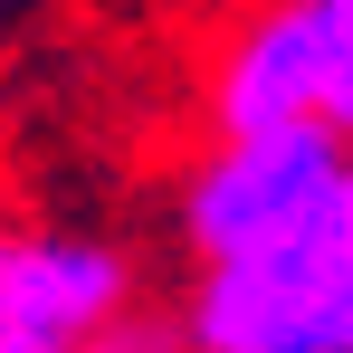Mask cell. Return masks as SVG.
<instances>
[{"label":"cell","mask_w":353,"mask_h":353,"mask_svg":"<svg viewBox=\"0 0 353 353\" xmlns=\"http://www.w3.org/2000/svg\"><path fill=\"white\" fill-rule=\"evenodd\" d=\"M201 353H353V191L305 230L181 268Z\"/></svg>","instance_id":"1"},{"label":"cell","mask_w":353,"mask_h":353,"mask_svg":"<svg viewBox=\"0 0 353 353\" xmlns=\"http://www.w3.org/2000/svg\"><path fill=\"white\" fill-rule=\"evenodd\" d=\"M143 296L153 287H143L124 239L67 230V220L10 230V248H0V353H86Z\"/></svg>","instance_id":"2"},{"label":"cell","mask_w":353,"mask_h":353,"mask_svg":"<svg viewBox=\"0 0 353 353\" xmlns=\"http://www.w3.org/2000/svg\"><path fill=\"white\" fill-rule=\"evenodd\" d=\"M305 19H315V86H325L315 115L353 143V0H305Z\"/></svg>","instance_id":"3"},{"label":"cell","mask_w":353,"mask_h":353,"mask_svg":"<svg viewBox=\"0 0 353 353\" xmlns=\"http://www.w3.org/2000/svg\"><path fill=\"white\" fill-rule=\"evenodd\" d=\"M86 353H201V334H191L181 296H172V305H163V296H143V305H134V315H115Z\"/></svg>","instance_id":"4"}]
</instances>
